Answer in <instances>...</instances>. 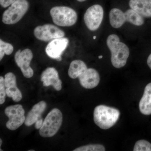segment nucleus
Wrapping results in <instances>:
<instances>
[{"label":"nucleus","mask_w":151,"mask_h":151,"mask_svg":"<svg viewBox=\"0 0 151 151\" xmlns=\"http://www.w3.org/2000/svg\"><path fill=\"white\" fill-rule=\"evenodd\" d=\"M107 45L111 52V61L114 67H124L129 56L130 50L127 45L120 41L118 35H111L107 38Z\"/></svg>","instance_id":"f257e3e1"},{"label":"nucleus","mask_w":151,"mask_h":151,"mask_svg":"<svg viewBox=\"0 0 151 151\" xmlns=\"http://www.w3.org/2000/svg\"><path fill=\"white\" fill-rule=\"evenodd\" d=\"M120 112L116 108L100 105L94 108L93 117L95 124L102 129L113 127L119 120Z\"/></svg>","instance_id":"f03ea898"},{"label":"nucleus","mask_w":151,"mask_h":151,"mask_svg":"<svg viewBox=\"0 0 151 151\" xmlns=\"http://www.w3.org/2000/svg\"><path fill=\"white\" fill-rule=\"evenodd\" d=\"M62 113L59 109L54 108L47 114L39 130L42 137H51L57 133L62 125Z\"/></svg>","instance_id":"7ed1b4c3"},{"label":"nucleus","mask_w":151,"mask_h":151,"mask_svg":"<svg viewBox=\"0 0 151 151\" xmlns=\"http://www.w3.org/2000/svg\"><path fill=\"white\" fill-rule=\"evenodd\" d=\"M52 21L55 24L60 27H70L77 20V14L73 9L65 6H58L50 9Z\"/></svg>","instance_id":"20e7f679"},{"label":"nucleus","mask_w":151,"mask_h":151,"mask_svg":"<svg viewBox=\"0 0 151 151\" xmlns=\"http://www.w3.org/2000/svg\"><path fill=\"white\" fill-rule=\"evenodd\" d=\"M29 7L27 0H16L6 10L2 16V22L6 24H14L19 21Z\"/></svg>","instance_id":"39448f33"},{"label":"nucleus","mask_w":151,"mask_h":151,"mask_svg":"<svg viewBox=\"0 0 151 151\" xmlns=\"http://www.w3.org/2000/svg\"><path fill=\"white\" fill-rule=\"evenodd\" d=\"M5 113L9 118L6 124V127L9 129L14 131L24 123L25 111L22 105L9 106L5 109Z\"/></svg>","instance_id":"423d86ee"},{"label":"nucleus","mask_w":151,"mask_h":151,"mask_svg":"<svg viewBox=\"0 0 151 151\" xmlns=\"http://www.w3.org/2000/svg\"><path fill=\"white\" fill-rule=\"evenodd\" d=\"M104 10L102 6L95 4L87 9L84 14V21L88 29L92 31L100 27L103 21Z\"/></svg>","instance_id":"0eeeda50"},{"label":"nucleus","mask_w":151,"mask_h":151,"mask_svg":"<svg viewBox=\"0 0 151 151\" xmlns=\"http://www.w3.org/2000/svg\"><path fill=\"white\" fill-rule=\"evenodd\" d=\"M34 34L39 40L48 42L57 38L63 37L65 32L53 24L38 26L35 29Z\"/></svg>","instance_id":"6e6552de"},{"label":"nucleus","mask_w":151,"mask_h":151,"mask_svg":"<svg viewBox=\"0 0 151 151\" xmlns=\"http://www.w3.org/2000/svg\"><path fill=\"white\" fill-rule=\"evenodd\" d=\"M33 57L32 51L28 48L22 51L19 50L15 54V61L20 68L24 76L27 78H31L34 75L33 70L30 66Z\"/></svg>","instance_id":"1a4fd4ad"},{"label":"nucleus","mask_w":151,"mask_h":151,"mask_svg":"<svg viewBox=\"0 0 151 151\" xmlns=\"http://www.w3.org/2000/svg\"><path fill=\"white\" fill-rule=\"evenodd\" d=\"M69 43V40L66 37L54 39L49 42L45 48L47 55L50 58L58 61L62 60L61 55L65 51Z\"/></svg>","instance_id":"9d476101"},{"label":"nucleus","mask_w":151,"mask_h":151,"mask_svg":"<svg viewBox=\"0 0 151 151\" xmlns=\"http://www.w3.org/2000/svg\"><path fill=\"white\" fill-rule=\"evenodd\" d=\"M46 107V102L44 101H40L34 105L26 117L25 125L27 127H30L35 124L36 129H40L43 122L41 115L45 111Z\"/></svg>","instance_id":"9b49d317"},{"label":"nucleus","mask_w":151,"mask_h":151,"mask_svg":"<svg viewBox=\"0 0 151 151\" xmlns=\"http://www.w3.org/2000/svg\"><path fill=\"white\" fill-rule=\"evenodd\" d=\"M41 81L44 86H52L57 91L62 89V81L59 78L58 73L55 68L49 67L44 70L41 76Z\"/></svg>","instance_id":"f8f14e48"},{"label":"nucleus","mask_w":151,"mask_h":151,"mask_svg":"<svg viewBox=\"0 0 151 151\" xmlns=\"http://www.w3.org/2000/svg\"><path fill=\"white\" fill-rule=\"evenodd\" d=\"M4 83L7 96L12 98L14 102H19L22 98L20 90L17 86L16 77L12 72L5 75Z\"/></svg>","instance_id":"ddd939ff"},{"label":"nucleus","mask_w":151,"mask_h":151,"mask_svg":"<svg viewBox=\"0 0 151 151\" xmlns=\"http://www.w3.org/2000/svg\"><path fill=\"white\" fill-rule=\"evenodd\" d=\"M81 86L85 89L95 88L99 84L100 76L97 70L94 68H87L78 77Z\"/></svg>","instance_id":"4468645a"},{"label":"nucleus","mask_w":151,"mask_h":151,"mask_svg":"<svg viewBox=\"0 0 151 151\" xmlns=\"http://www.w3.org/2000/svg\"><path fill=\"white\" fill-rule=\"evenodd\" d=\"M129 5L143 17H151V0H130Z\"/></svg>","instance_id":"2eb2a0df"},{"label":"nucleus","mask_w":151,"mask_h":151,"mask_svg":"<svg viewBox=\"0 0 151 151\" xmlns=\"http://www.w3.org/2000/svg\"><path fill=\"white\" fill-rule=\"evenodd\" d=\"M139 108L143 115H151V82L145 88L144 94L139 103Z\"/></svg>","instance_id":"dca6fc26"},{"label":"nucleus","mask_w":151,"mask_h":151,"mask_svg":"<svg viewBox=\"0 0 151 151\" xmlns=\"http://www.w3.org/2000/svg\"><path fill=\"white\" fill-rule=\"evenodd\" d=\"M109 19L111 26L116 29L121 27L127 22L124 12L117 8L112 9L110 11Z\"/></svg>","instance_id":"f3484780"},{"label":"nucleus","mask_w":151,"mask_h":151,"mask_svg":"<svg viewBox=\"0 0 151 151\" xmlns=\"http://www.w3.org/2000/svg\"><path fill=\"white\" fill-rule=\"evenodd\" d=\"M87 68L84 61L80 60H76L70 63L68 70V75L70 78L75 79L78 78V76Z\"/></svg>","instance_id":"a211bd4d"},{"label":"nucleus","mask_w":151,"mask_h":151,"mask_svg":"<svg viewBox=\"0 0 151 151\" xmlns=\"http://www.w3.org/2000/svg\"><path fill=\"white\" fill-rule=\"evenodd\" d=\"M124 13L127 22L137 26H141L144 24V17L132 9L127 10Z\"/></svg>","instance_id":"6ab92c4d"},{"label":"nucleus","mask_w":151,"mask_h":151,"mask_svg":"<svg viewBox=\"0 0 151 151\" xmlns=\"http://www.w3.org/2000/svg\"><path fill=\"white\" fill-rule=\"evenodd\" d=\"M14 47L11 44L5 42L0 40V60H1L5 55H10L12 53Z\"/></svg>","instance_id":"aec40b11"},{"label":"nucleus","mask_w":151,"mask_h":151,"mask_svg":"<svg viewBox=\"0 0 151 151\" xmlns=\"http://www.w3.org/2000/svg\"><path fill=\"white\" fill-rule=\"evenodd\" d=\"M73 151H105L104 146L99 144H91L81 146L73 150Z\"/></svg>","instance_id":"412c9836"},{"label":"nucleus","mask_w":151,"mask_h":151,"mask_svg":"<svg viewBox=\"0 0 151 151\" xmlns=\"http://www.w3.org/2000/svg\"><path fill=\"white\" fill-rule=\"evenodd\" d=\"M134 151H151V144L145 140H140L135 144Z\"/></svg>","instance_id":"4be33fe9"},{"label":"nucleus","mask_w":151,"mask_h":151,"mask_svg":"<svg viewBox=\"0 0 151 151\" xmlns=\"http://www.w3.org/2000/svg\"><path fill=\"white\" fill-rule=\"evenodd\" d=\"M6 90L4 83V78L0 76V104H4L5 101Z\"/></svg>","instance_id":"5701e85b"},{"label":"nucleus","mask_w":151,"mask_h":151,"mask_svg":"<svg viewBox=\"0 0 151 151\" xmlns=\"http://www.w3.org/2000/svg\"><path fill=\"white\" fill-rule=\"evenodd\" d=\"M16 0H0V4L3 8H6L11 5Z\"/></svg>","instance_id":"b1692460"},{"label":"nucleus","mask_w":151,"mask_h":151,"mask_svg":"<svg viewBox=\"0 0 151 151\" xmlns=\"http://www.w3.org/2000/svg\"><path fill=\"white\" fill-rule=\"evenodd\" d=\"M147 63L149 67L151 69V54H150L148 57L147 60Z\"/></svg>","instance_id":"393cba45"},{"label":"nucleus","mask_w":151,"mask_h":151,"mask_svg":"<svg viewBox=\"0 0 151 151\" xmlns=\"http://www.w3.org/2000/svg\"><path fill=\"white\" fill-rule=\"evenodd\" d=\"M2 144V141L1 139H0V147L1 146Z\"/></svg>","instance_id":"a878e982"},{"label":"nucleus","mask_w":151,"mask_h":151,"mask_svg":"<svg viewBox=\"0 0 151 151\" xmlns=\"http://www.w3.org/2000/svg\"><path fill=\"white\" fill-rule=\"evenodd\" d=\"M77 1H78L81 2H84V1H86V0H77Z\"/></svg>","instance_id":"bb28decb"},{"label":"nucleus","mask_w":151,"mask_h":151,"mask_svg":"<svg viewBox=\"0 0 151 151\" xmlns=\"http://www.w3.org/2000/svg\"><path fill=\"white\" fill-rule=\"evenodd\" d=\"M102 57H102V56H99V58H102Z\"/></svg>","instance_id":"cd10ccee"},{"label":"nucleus","mask_w":151,"mask_h":151,"mask_svg":"<svg viewBox=\"0 0 151 151\" xmlns=\"http://www.w3.org/2000/svg\"><path fill=\"white\" fill-rule=\"evenodd\" d=\"M34 150H29V151H34Z\"/></svg>","instance_id":"c85d7f7f"},{"label":"nucleus","mask_w":151,"mask_h":151,"mask_svg":"<svg viewBox=\"0 0 151 151\" xmlns=\"http://www.w3.org/2000/svg\"><path fill=\"white\" fill-rule=\"evenodd\" d=\"M95 37H94V39H95Z\"/></svg>","instance_id":"c756f323"}]
</instances>
